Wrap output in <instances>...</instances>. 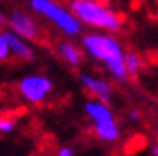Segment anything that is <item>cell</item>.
I'll list each match as a JSON object with an SVG mask.
<instances>
[{"label":"cell","mask_w":158,"mask_h":156,"mask_svg":"<svg viewBox=\"0 0 158 156\" xmlns=\"http://www.w3.org/2000/svg\"><path fill=\"white\" fill-rule=\"evenodd\" d=\"M81 50L91 60H95L96 64L105 67L108 76L114 81L120 82V84L129 81V76L124 67L126 50L112 33L95 31L84 35L81 38Z\"/></svg>","instance_id":"6da1fadb"},{"label":"cell","mask_w":158,"mask_h":156,"mask_svg":"<svg viewBox=\"0 0 158 156\" xmlns=\"http://www.w3.org/2000/svg\"><path fill=\"white\" fill-rule=\"evenodd\" d=\"M69 9L81 26H89L103 33H117L122 29V19L118 14L100 0H71Z\"/></svg>","instance_id":"7a4b0ae2"},{"label":"cell","mask_w":158,"mask_h":156,"mask_svg":"<svg viewBox=\"0 0 158 156\" xmlns=\"http://www.w3.org/2000/svg\"><path fill=\"white\" fill-rule=\"evenodd\" d=\"M84 117L89 122V129L95 137L105 144H117L122 136V129L118 125L117 115L108 103L89 98L83 106Z\"/></svg>","instance_id":"3957f363"},{"label":"cell","mask_w":158,"mask_h":156,"mask_svg":"<svg viewBox=\"0 0 158 156\" xmlns=\"http://www.w3.org/2000/svg\"><path fill=\"white\" fill-rule=\"evenodd\" d=\"M29 7L38 16L47 19L48 23H52L65 36H71V38L79 36L83 31V26L74 17L71 9L62 5L57 0H29Z\"/></svg>","instance_id":"277c9868"},{"label":"cell","mask_w":158,"mask_h":156,"mask_svg":"<svg viewBox=\"0 0 158 156\" xmlns=\"http://www.w3.org/2000/svg\"><path fill=\"white\" fill-rule=\"evenodd\" d=\"M17 93L29 105H43L53 93V81L43 74H28L19 79Z\"/></svg>","instance_id":"5b68a950"},{"label":"cell","mask_w":158,"mask_h":156,"mask_svg":"<svg viewBox=\"0 0 158 156\" xmlns=\"http://www.w3.org/2000/svg\"><path fill=\"white\" fill-rule=\"evenodd\" d=\"M79 82H81L83 89L93 100L108 103V105L112 103V100H114V86H112V82L108 79H103L100 76H93L89 72H81Z\"/></svg>","instance_id":"8992f818"},{"label":"cell","mask_w":158,"mask_h":156,"mask_svg":"<svg viewBox=\"0 0 158 156\" xmlns=\"http://www.w3.org/2000/svg\"><path fill=\"white\" fill-rule=\"evenodd\" d=\"M9 26V31L21 36L24 39H36L38 38V24L35 23L31 14L24 10H12L5 19Z\"/></svg>","instance_id":"52a82bcc"},{"label":"cell","mask_w":158,"mask_h":156,"mask_svg":"<svg viewBox=\"0 0 158 156\" xmlns=\"http://www.w3.org/2000/svg\"><path fill=\"white\" fill-rule=\"evenodd\" d=\"M5 39H7V45H9V51H10L12 57L23 60V62H33L36 59V51L31 45L28 43V39L21 38V36L14 35L12 31H4Z\"/></svg>","instance_id":"ba28073f"},{"label":"cell","mask_w":158,"mask_h":156,"mask_svg":"<svg viewBox=\"0 0 158 156\" xmlns=\"http://www.w3.org/2000/svg\"><path fill=\"white\" fill-rule=\"evenodd\" d=\"M57 53H59L60 60H64L69 67H79L83 64V50H81V47L71 43V41H60L57 47Z\"/></svg>","instance_id":"9c48e42d"},{"label":"cell","mask_w":158,"mask_h":156,"mask_svg":"<svg viewBox=\"0 0 158 156\" xmlns=\"http://www.w3.org/2000/svg\"><path fill=\"white\" fill-rule=\"evenodd\" d=\"M124 67L129 77H136L143 69V59L136 51H126L124 55Z\"/></svg>","instance_id":"30bf717a"},{"label":"cell","mask_w":158,"mask_h":156,"mask_svg":"<svg viewBox=\"0 0 158 156\" xmlns=\"http://www.w3.org/2000/svg\"><path fill=\"white\" fill-rule=\"evenodd\" d=\"M17 130V118L12 113H0V134H12Z\"/></svg>","instance_id":"8fae6325"},{"label":"cell","mask_w":158,"mask_h":156,"mask_svg":"<svg viewBox=\"0 0 158 156\" xmlns=\"http://www.w3.org/2000/svg\"><path fill=\"white\" fill-rule=\"evenodd\" d=\"M9 57H10V51H9L7 39H5L4 31H0V62H5Z\"/></svg>","instance_id":"7c38bea8"},{"label":"cell","mask_w":158,"mask_h":156,"mask_svg":"<svg viewBox=\"0 0 158 156\" xmlns=\"http://www.w3.org/2000/svg\"><path fill=\"white\" fill-rule=\"evenodd\" d=\"M55 156H76V149L72 148V146L64 144V146H60V148L57 149Z\"/></svg>","instance_id":"4fadbf2b"},{"label":"cell","mask_w":158,"mask_h":156,"mask_svg":"<svg viewBox=\"0 0 158 156\" xmlns=\"http://www.w3.org/2000/svg\"><path fill=\"white\" fill-rule=\"evenodd\" d=\"M129 120L131 122H138V120H141V112L139 110H131L129 112Z\"/></svg>","instance_id":"5bb4252c"},{"label":"cell","mask_w":158,"mask_h":156,"mask_svg":"<svg viewBox=\"0 0 158 156\" xmlns=\"http://www.w3.org/2000/svg\"><path fill=\"white\" fill-rule=\"evenodd\" d=\"M150 154L151 156H158V142H153L150 146Z\"/></svg>","instance_id":"9a60e30c"},{"label":"cell","mask_w":158,"mask_h":156,"mask_svg":"<svg viewBox=\"0 0 158 156\" xmlns=\"http://www.w3.org/2000/svg\"><path fill=\"white\" fill-rule=\"evenodd\" d=\"M5 19H7V16H5L4 10L0 9V24H5Z\"/></svg>","instance_id":"2e32d148"},{"label":"cell","mask_w":158,"mask_h":156,"mask_svg":"<svg viewBox=\"0 0 158 156\" xmlns=\"http://www.w3.org/2000/svg\"><path fill=\"white\" fill-rule=\"evenodd\" d=\"M155 134H156V142H158V127H156V132H155Z\"/></svg>","instance_id":"e0dca14e"}]
</instances>
